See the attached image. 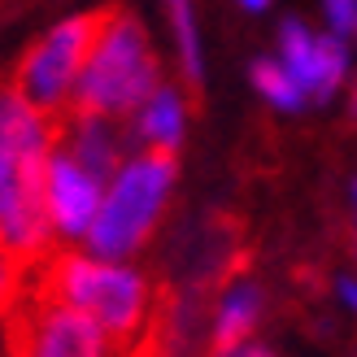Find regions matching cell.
<instances>
[{"mask_svg": "<svg viewBox=\"0 0 357 357\" xmlns=\"http://www.w3.org/2000/svg\"><path fill=\"white\" fill-rule=\"evenodd\" d=\"M52 122L22 92H0V236L31 261L48 248L52 213L44 196Z\"/></svg>", "mask_w": 357, "mask_h": 357, "instance_id": "1", "label": "cell"}, {"mask_svg": "<svg viewBox=\"0 0 357 357\" xmlns=\"http://www.w3.org/2000/svg\"><path fill=\"white\" fill-rule=\"evenodd\" d=\"M153 92H157V57L149 48V35L127 9L109 5V17H105L96 44L83 61V75L75 83V109L127 114Z\"/></svg>", "mask_w": 357, "mask_h": 357, "instance_id": "2", "label": "cell"}, {"mask_svg": "<svg viewBox=\"0 0 357 357\" xmlns=\"http://www.w3.org/2000/svg\"><path fill=\"white\" fill-rule=\"evenodd\" d=\"M170 178H174L170 149H153L149 157H139L122 174H114V192L105 196V205L96 209L92 227H87V248L109 261L139 248V240L157 222V209H162L166 192H170Z\"/></svg>", "mask_w": 357, "mask_h": 357, "instance_id": "3", "label": "cell"}, {"mask_svg": "<svg viewBox=\"0 0 357 357\" xmlns=\"http://www.w3.org/2000/svg\"><path fill=\"white\" fill-rule=\"evenodd\" d=\"M44 296L52 301H70L96 318V323L109 331V340L131 344L139 327H144V283L131 271H118L109 266V257H61L44 279Z\"/></svg>", "mask_w": 357, "mask_h": 357, "instance_id": "4", "label": "cell"}, {"mask_svg": "<svg viewBox=\"0 0 357 357\" xmlns=\"http://www.w3.org/2000/svg\"><path fill=\"white\" fill-rule=\"evenodd\" d=\"M105 17H109V9L79 13V17H70V22H61L44 44H35L22 57V66H17V92L31 105H40V109L61 105L75 92V83L83 75V61L96 44Z\"/></svg>", "mask_w": 357, "mask_h": 357, "instance_id": "5", "label": "cell"}, {"mask_svg": "<svg viewBox=\"0 0 357 357\" xmlns=\"http://www.w3.org/2000/svg\"><path fill=\"white\" fill-rule=\"evenodd\" d=\"M9 344L13 353H40V357H96L109 349V331L87 310L40 292V305L13 318Z\"/></svg>", "mask_w": 357, "mask_h": 357, "instance_id": "6", "label": "cell"}, {"mask_svg": "<svg viewBox=\"0 0 357 357\" xmlns=\"http://www.w3.org/2000/svg\"><path fill=\"white\" fill-rule=\"evenodd\" d=\"M279 57L314 100H327L349 70V52L340 44V35H310L301 22H283Z\"/></svg>", "mask_w": 357, "mask_h": 357, "instance_id": "7", "label": "cell"}, {"mask_svg": "<svg viewBox=\"0 0 357 357\" xmlns=\"http://www.w3.org/2000/svg\"><path fill=\"white\" fill-rule=\"evenodd\" d=\"M44 196H48L52 227H61L66 236H87V227H92L96 209H100V183L70 153L48 157Z\"/></svg>", "mask_w": 357, "mask_h": 357, "instance_id": "8", "label": "cell"}, {"mask_svg": "<svg viewBox=\"0 0 357 357\" xmlns=\"http://www.w3.org/2000/svg\"><path fill=\"white\" fill-rule=\"evenodd\" d=\"M66 153L75 157L96 183H105V178L118 170V139L105 127V114H79L75 118V139H70Z\"/></svg>", "mask_w": 357, "mask_h": 357, "instance_id": "9", "label": "cell"}, {"mask_svg": "<svg viewBox=\"0 0 357 357\" xmlns=\"http://www.w3.org/2000/svg\"><path fill=\"white\" fill-rule=\"evenodd\" d=\"M257 314H261V292L257 288H236L222 301V314L213 323V349L218 353H240L248 344V335L257 327Z\"/></svg>", "mask_w": 357, "mask_h": 357, "instance_id": "10", "label": "cell"}, {"mask_svg": "<svg viewBox=\"0 0 357 357\" xmlns=\"http://www.w3.org/2000/svg\"><path fill=\"white\" fill-rule=\"evenodd\" d=\"M135 131L144 135L153 149H170L174 153L178 135H183V100H178V92H170V87L153 92L144 100V114H139Z\"/></svg>", "mask_w": 357, "mask_h": 357, "instance_id": "11", "label": "cell"}, {"mask_svg": "<svg viewBox=\"0 0 357 357\" xmlns=\"http://www.w3.org/2000/svg\"><path fill=\"white\" fill-rule=\"evenodd\" d=\"M253 87L271 100V105H279V109H301L305 105V87H301V79L292 75L288 66H283V57L279 61H257L253 66Z\"/></svg>", "mask_w": 357, "mask_h": 357, "instance_id": "12", "label": "cell"}, {"mask_svg": "<svg viewBox=\"0 0 357 357\" xmlns=\"http://www.w3.org/2000/svg\"><path fill=\"white\" fill-rule=\"evenodd\" d=\"M166 13H170L174 40H178V57H183V75L196 83V79H201V40H196V22H192V9H188V0H166Z\"/></svg>", "mask_w": 357, "mask_h": 357, "instance_id": "13", "label": "cell"}, {"mask_svg": "<svg viewBox=\"0 0 357 357\" xmlns=\"http://www.w3.org/2000/svg\"><path fill=\"white\" fill-rule=\"evenodd\" d=\"M17 253L5 244V236H0V314L9 310V301H13V292H17Z\"/></svg>", "mask_w": 357, "mask_h": 357, "instance_id": "14", "label": "cell"}, {"mask_svg": "<svg viewBox=\"0 0 357 357\" xmlns=\"http://www.w3.org/2000/svg\"><path fill=\"white\" fill-rule=\"evenodd\" d=\"M323 9H327L331 31H349V26H357V0H323Z\"/></svg>", "mask_w": 357, "mask_h": 357, "instance_id": "15", "label": "cell"}, {"mask_svg": "<svg viewBox=\"0 0 357 357\" xmlns=\"http://www.w3.org/2000/svg\"><path fill=\"white\" fill-rule=\"evenodd\" d=\"M340 301L357 314V279H340Z\"/></svg>", "mask_w": 357, "mask_h": 357, "instance_id": "16", "label": "cell"}, {"mask_svg": "<svg viewBox=\"0 0 357 357\" xmlns=\"http://www.w3.org/2000/svg\"><path fill=\"white\" fill-rule=\"evenodd\" d=\"M240 5H244V9H253V13H261L266 5H271V0H240Z\"/></svg>", "mask_w": 357, "mask_h": 357, "instance_id": "17", "label": "cell"}, {"mask_svg": "<svg viewBox=\"0 0 357 357\" xmlns=\"http://www.w3.org/2000/svg\"><path fill=\"white\" fill-rule=\"evenodd\" d=\"M353 118H357V87H353Z\"/></svg>", "mask_w": 357, "mask_h": 357, "instance_id": "18", "label": "cell"}, {"mask_svg": "<svg viewBox=\"0 0 357 357\" xmlns=\"http://www.w3.org/2000/svg\"><path fill=\"white\" fill-rule=\"evenodd\" d=\"M353 213H357V183H353Z\"/></svg>", "mask_w": 357, "mask_h": 357, "instance_id": "19", "label": "cell"}]
</instances>
